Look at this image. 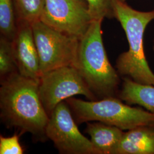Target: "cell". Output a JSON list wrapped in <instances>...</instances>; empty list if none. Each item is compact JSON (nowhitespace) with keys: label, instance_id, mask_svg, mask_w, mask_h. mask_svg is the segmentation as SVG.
<instances>
[{"label":"cell","instance_id":"obj_1","mask_svg":"<svg viewBox=\"0 0 154 154\" xmlns=\"http://www.w3.org/2000/svg\"><path fill=\"white\" fill-rule=\"evenodd\" d=\"M38 87L39 79L18 72L1 79V116L7 126L16 128L20 134L30 132L44 139L49 116L41 102Z\"/></svg>","mask_w":154,"mask_h":154},{"label":"cell","instance_id":"obj_2","mask_svg":"<svg viewBox=\"0 0 154 154\" xmlns=\"http://www.w3.org/2000/svg\"><path fill=\"white\" fill-rule=\"evenodd\" d=\"M103 20H94L79 40L74 67L98 99L118 97L121 76L110 63L102 39Z\"/></svg>","mask_w":154,"mask_h":154},{"label":"cell","instance_id":"obj_3","mask_svg":"<svg viewBox=\"0 0 154 154\" xmlns=\"http://www.w3.org/2000/svg\"><path fill=\"white\" fill-rule=\"evenodd\" d=\"M114 18L120 22L129 45L128 51L121 53L116 67L121 77L135 82L154 86V73L146 60L144 35L147 26L154 20V10L138 11L120 0L112 1Z\"/></svg>","mask_w":154,"mask_h":154},{"label":"cell","instance_id":"obj_4","mask_svg":"<svg viewBox=\"0 0 154 154\" xmlns=\"http://www.w3.org/2000/svg\"><path fill=\"white\" fill-rule=\"evenodd\" d=\"M65 101L77 124L100 122L123 130L140 126H154V112L124 103L118 97L89 101L72 97Z\"/></svg>","mask_w":154,"mask_h":154},{"label":"cell","instance_id":"obj_5","mask_svg":"<svg viewBox=\"0 0 154 154\" xmlns=\"http://www.w3.org/2000/svg\"><path fill=\"white\" fill-rule=\"evenodd\" d=\"M32 25L41 75L63 66L74 67L79 39L60 32L40 20Z\"/></svg>","mask_w":154,"mask_h":154},{"label":"cell","instance_id":"obj_6","mask_svg":"<svg viewBox=\"0 0 154 154\" xmlns=\"http://www.w3.org/2000/svg\"><path fill=\"white\" fill-rule=\"evenodd\" d=\"M38 90L41 102L49 116L60 103L76 95H83L89 100H98L74 66H63L41 74Z\"/></svg>","mask_w":154,"mask_h":154},{"label":"cell","instance_id":"obj_7","mask_svg":"<svg viewBox=\"0 0 154 154\" xmlns=\"http://www.w3.org/2000/svg\"><path fill=\"white\" fill-rule=\"evenodd\" d=\"M46 135L60 154H100L91 140L79 131L65 100L57 105L50 116Z\"/></svg>","mask_w":154,"mask_h":154},{"label":"cell","instance_id":"obj_8","mask_svg":"<svg viewBox=\"0 0 154 154\" xmlns=\"http://www.w3.org/2000/svg\"><path fill=\"white\" fill-rule=\"evenodd\" d=\"M40 21L60 32L80 39L94 20L84 0H45Z\"/></svg>","mask_w":154,"mask_h":154},{"label":"cell","instance_id":"obj_9","mask_svg":"<svg viewBox=\"0 0 154 154\" xmlns=\"http://www.w3.org/2000/svg\"><path fill=\"white\" fill-rule=\"evenodd\" d=\"M17 29L11 47L18 72L24 77L39 79L41 76L38 54L29 22L17 20Z\"/></svg>","mask_w":154,"mask_h":154},{"label":"cell","instance_id":"obj_10","mask_svg":"<svg viewBox=\"0 0 154 154\" xmlns=\"http://www.w3.org/2000/svg\"><path fill=\"white\" fill-rule=\"evenodd\" d=\"M116 154H154V126H140L125 132Z\"/></svg>","mask_w":154,"mask_h":154},{"label":"cell","instance_id":"obj_11","mask_svg":"<svg viewBox=\"0 0 154 154\" xmlns=\"http://www.w3.org/2000/svg\"><path fill=\"white\" fill-rule=\"evenodd\" d=\"M85 132L100 154H116L125 132L123 130L100 122H86Z\"/></svg>","mask_w":154,"mask_h":154},{"label":"cell","instance_id":"obj_12","mask_svg":"<svg viewBox=\"0 0 154 154\" xmlns=\"http://www.w3.org/2000/svg\"><path fill=\"white\" fill-rule=\"evenodd\" d=\"M118 97L128 105H138L154 112V86L140 84L123 77Z\"/></svg>","mask_w":154,"mask_h":154},{"label":"cell","instance_id":"obj_13","mask_svg":"<svg viewBox=\"0 0 154 154\" xmlns=\"http://www.w3.org/2000/svg\"><path fill=\"white\" fill-rule=\"evenodd\" d=\"M13 0H0V32L1 36L11 41L17 29Z\"/></svg>","mask_w":154,"mask_h":154},{"label":"cell","instance_id":"obj_14","mask_svg":"<svg viewBox=\"0 0 154 154\" xmlns=\"http://www.w3.org/2000/svg\"><path fill=\"white\" fill-rule=\"evenodd\" d=\"M17 20L32 24L39 21L44 8L45 0H13Z\"/></svg>","mask_w":154,"mask_h":154},{"label":"cell","instance_id":"obj_15","mask_svg":"<svg viewBox=\"0 0 154 154\" xmlns=\"http://www.w3.org/2000/svg\"><path fill=\"white\" fill-rule=\"evenodd\" d=\"M18 72L13 54L11 41L1 36L0 38V76L1 79Z\"/></svg>","mask_w":154,"mask_h":154},{"label":"cell","instance_id":"obj_16","mask_svg":"<svg viewBox=\"0 0 154 154\" xmlns=\"http://www.w3.org/2000/svg\"><path fill=\"white\" fill-rule=\"evenodd\" d=\"M88 4L93 20H103L105 18H114L113 0H84Z\"/></svg>","mask_w":154,"mask_h":154},{"label":"cell","instance_id":"obj_17","mask_svg":"<svg viewBox=\"0 0 154 154\" xmlns=\"http://www.w3.org/2000/svg\"><path fill=\"white\" fill-rule=\"evenodd\" d=\"M17 133L10 137H0V154H22L23 149L19 141Z\"/></svg>","mask_w":154,"mask_h":154},{"label":"cell","instance_id":"obj_18","mask_svg":"<svg viewBox=\"0 0 154 154\" xmlns=\"http://www.w3.org/2000/svg\"><path fill=\"white\" fill-rule=\"evenodd\" d=\"M120 1H121L122 2H126L127 0H120Z\"/></svg>","mask_w":154,"mask_h":154},{"label":"cell","instance_id":"obj_19","mask_svg":"<svg viewBox=\"0 0 154 154\" xmlns=\"http://www.w3.org/2000/svg\"><path fill=\"white\" fill-rule=\"evenodd\" d=\"M153 49H154V47H153Z\"/></svg>","mask_w":154,"mask_h":154}]
</instances>
